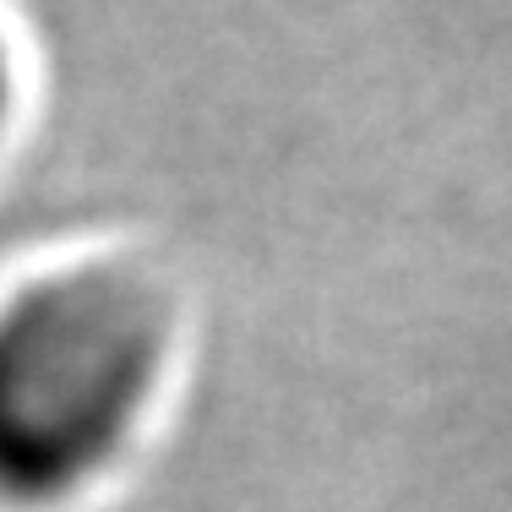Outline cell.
<instances>
[{"label": "cell", "instance_id": "obj_1", "mask_svg": "<svg viewBox=\"0 0 512 512\" xmlns=\"http://www.w3.org/2000/svg\"><path fill=\"white\" fill-rule=\"evenodd\" d=\"M164 306L126 267H66L0 306V496L50 507L131 447L164 376Z\"/></svg>", "mask_w": 512, "mask_h": 512}, {"label": "cell", "instance_id": "obj_2", "mask_svg": "<svg viewBox=\"0 0 512 512\" xmlns=\"http://www.w3.org/2000/svg\"><path fill=\"white\" fill-rule=\"evenodd\" d=\"M6 109H11V55L6 39H0V126H6Z\"/></svg>", "mask_w": 512, "mask_h": 512}]
</instances>
